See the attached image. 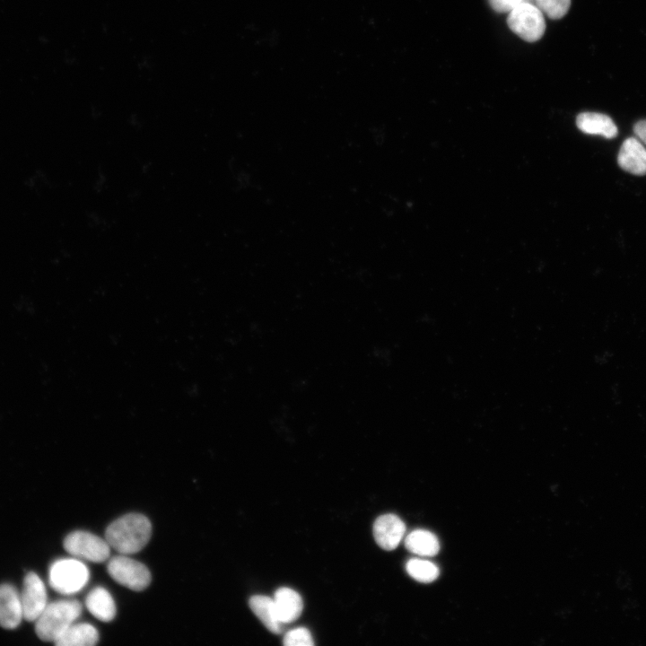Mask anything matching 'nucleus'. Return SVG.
Wrapping results in <instances>:
<instances>
[{"instance_id":"1","label":"nucleus","mask_w":646,"mask_h":646,"mask_svg":"<svg viewBox=\"0 0 646 646\" xmlns=\"http://www.w3.org/2000/svg\"><path fill=\"white\" fill-rule=\"evenodd\" d=\"M151 535L152 524L144 515L128 513L108 526L105 539L120 554L129 555L141 551Z\"/></svg>"},{"instance_id":"2","label":"nucleus","mask_w":646,"mask_h":646,"mask_svg":"<svg viewBox=\"0 0 646 646\" xmlns=\"http://www.w3.org/2000/svg\"><path fill=\"white\" fill-rule=\"evenodd\" d=\"M83 607L76 599H61L49 603L36 619L35 631L45 642H55L81 615Z\"/></svg>"},{"instance_id":"3","label":"nucleus","mask_w":646,"mask_h":646,"mask_svg":"<svg viewBox=\"0 0 646 646\" xmlns=\"http://www.w3.org/2000/svg\"><path fill=\"white\" fill-rule=\"evenodd\" d=\"M89 579V569L77 558L58 559L51 564L48 572L49 585L64 595L79 592L86 586Z\"/></svg>"},{"instance_id":"4","label":"nucleus","mask_w":646,"mask_h":646,"mask_svg":"<svg viewBox=\"0 0 646 646\" xmlns=\"http://www.w3.org/2000/svg\"><path fill=\"white\" fill-rule=\"evenodd\" d=\"M508 13V27L523 40L535 42L544 35L546 31L544 13L535 4L521 2Z\"/></svg>"},{"instance_id":"5","label":"nucleus","mask_w":646,"mask_h":646,"mask_svg":"<svg viewBox=\"0 0 646 646\" xmlns=\"http://www.w3.org/2000/svg\"><path fill=\"white\" fill-rule=\"evenodd\" d=\"M107 571L118 584L135 591L144 590L151 582L148 568L126 554L116 555L109 559Z\"/></svg>"},{"instance_id":"6","label":"nucleus","mask_w":646,"mask_h":646,"mask_svg":"<svg viewBox=\"0 0 646 646\" xmlns=\"http://www.w3.org/2000/svg\"><path fill=\"white\" fill-rule=\"evenodd\" d=\"M64 548L77 559L93 563L105 562L110 554V546L106 539L83 530L67 535Z\"/></svg>"},{"instance_id":"7","label":"nucleus","mask_w":646,"mask_h":646,"mask_svg":"<svg viewBox=\"0 0 646 646\" xmlns=\"http://www.w3.org/2000/svg\"><path fill=\"white\" fill-rule=\"evenodd\" d=\"M20 597L23 618L27 621H36L48 605L45 584L37 573L26 574Z\"/></svg>"},{"instance_id":"8","label":"nucleus","mask_w":646,"mask_h":646,"mask_svg":"<svg viewBox=\"0 0 646 646\" xmlns=\"http://www.w3.org/2000/svg\"><path fill=\"white\" fill-rule=\"evenodd\" d=\"M406 532V525L395 514H384L378 517L373 524V536L376 543L384 550L391 551L397 547Z\"/></svg>"},{"instance_id":"9","label":"nucleus","mask_w":646,"mask_h":646,"mask_svg":"<svg viewBox=\"0 0 646 646\" xmlns=\"http://www.w3.org/2000/svg\"><path fill=\"white\" fill-rule=\"evenodd\" d=\"M617 162L624 170L631 174L646 175V148L635 137H629L622 144Z\"/></svg>"},{"instance_id":"10","label":"nucleus","mask_w":646,"mask_h":646,"mask_svg":"<svg viewBox=\"0 0 646 646\" xmlns=\"http://www.w3.org/2000/svg\"><path fill=\"white\" fill-rule=\"evenodd\" d=\"M22 618L21 597L15 588L9 584L0 585V625L14 629Z\"/></svg>"},{"instance_id":"11","label":"nucleus","mask_w":646,"mask_h":646,"mask_svg":"<svg viewBox=\"0 0 646 646\" xmlns=\"http://www.w3.org/2000/svg\"><path fill=\"white\" fill-rule=\"evenodd\" d=\"M273 600L276 615L282 624L294 622L302 612L303 603L300 594L290 588L278 589Z\"/></svg>"},{"instance_id":"12","label":"nucleus","mask_w":646,"mask_h":646,"mask_svg":"<svg viewBox=\"0 0 646 646\" xmlns=\"http://www.w3.org/2000/svg\"><path fill=\"white\" fill-rule=\"evenodd\" d=\"M578 128L586 134L599 135L607 139L615 138L618 129L610 117L598 112H582L576 118Z\"/></svg>"},{"instance_id":"13","label":"nucleus","mask_w":646,"mask_h":646,"mask_svg":"<svg viewBox=\"0 0 646 646\" xmlns=\"http://www.w3.org/2000/svg\"><path fill=\"white\" fill-rule=\"evenodd\" d=\"M85 607L97 619L110 622L116 615V605L111 594L105 588L92 589L85 598Z\"/></svg>"},{"instance_id":"14","label":"nucleus","mask_w":646,"mask_h":646,"mask_svg":"<svg viewBox=\"0 0 646 646\" xmlns=\"http://www.w3.org/2000/svg\"><path fill=\"white\" fill-rule=\"evenodd\" d=\"M99 642L98 630L88 623L71 624L54 642L57 646H92Z\"/></svg>"},{"instance_id":"15","label":"nucleus","mask_w":646,"mask_h":646,"mask_svg":"<svg viewBox=\"0 0 646 646\" xmlns=\"http://www.w3.org/2000/svg\"><path fill=\"white\" fill-rule=\"evenodd\" d=\"M249 605L266 629L276 634L282 632V624L276 615L273 598L264 595H255L249 598Z\"/></svg>"},{"instance_id":"16","label":"nucleus","mask_w":646,"mask_h":646,"mask_svg":"<svg viewBox=\"0 0 646 646\" xmlns=\"http://www.w3.org/2000/svg\"><path fill=\"white\" fill-rule=\"evenodd\" d=\"M405 546L411 553L425 557L436 555L440 551L437 537L425 529H415L405 539Z\"/></svg>"},{"instance_id":"17","label":"nucleus","mask_w":646,"mask_h":646,"mask_svg":"<svg viewBox=\"0 0 646 646\" xmlns=\"http://www.w3.org/2000/svg\"><path fill=\"white\" fill-rule=\"evenodd\" d=\"M406 570L414 580L429 583L435 581L439 576L438 566L428 561L419 558H413L406 562Z\"/></svg>"},{"instance_id":"18","label":"nucleus","mask_w":646,"mask_h":646,"mask_svg":"<svg viewBox=\"0 0 646 646\" xmlns=\"http://www.w3.org/2000/svg\"><path fill=\"white\" fill-rule=\"evenodd\" d=\"M532 4H535L548 18L558 20L568 13L571 0H533Z\"/></svg>"},{"instance_id":"19","label":"nucleus","mask_w":646,"mask_h":646,"mask_svg":"<svg viewBox=\"0 0 646 646\" xmlns=\"http://www.w3.org/2000/svg\"><path fill=\"white\" fill-rule=\"evenodd\" d=\"M283 643L285 646H312L314 642L310 631L304 627H297L287 632Z\"/></svg>"},{"instance_id":"20","label":"nucleus","mask_w":646,"mask_h":646,"mask_svg":"<svg viewBox=\"0 0 646 646\" xmlns=\"http://www.w3.org/2000/svg\"><path fill=\"white\" fill-rule=\"evenodd\" d=\"M491 7L497 13H509L523 0H488Z\"/></svg>"},{"instance_id":"21","label":"nucleus","mask_w":646,"mask_h":646,"mask_svg":"<svg viewBox=\"0 0 646 646\" xmlns=\"http://www.w3.org/2000/svg\"><path fill=\"white\" fill-rule=\"evenodd\" d=\"M633 132L646 146V119L636 122L633 126Z\"/></svg>"}]
</instances>
